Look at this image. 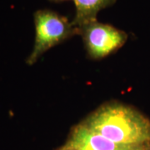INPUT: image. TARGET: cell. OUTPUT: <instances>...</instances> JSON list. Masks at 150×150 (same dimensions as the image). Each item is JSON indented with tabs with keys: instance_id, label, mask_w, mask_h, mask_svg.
Returning <instances> with one entry per match:
<instances>
[{
	"instance_id": "obj_1",
	"label": "cell",
	"mask_w": 150,
	"mask_h": 150,
	"mask_svg": "<svg viewBox=\"0 0 150 150\" xmlns=\"http://www.w3.org/2000/svg\"><path fill=\"white\" fill-rule=\"evenodd\" d=\"M83 123L118 144L136 146L150 142L149 120L123 104L103 106Z\"/></svg>"
},
{
	"instance_id": "obj_2",
	"label": "cell",
	"mask_w": 150,
	"mask_h": 150,
	"mask_svg": "<svg viewBox=\"0 0 150 150\" xmlns=\"http://www.w3.org/2000/svg\"><path fill=\"white\" fill-rule=\"evenodd\" d=\"M33 18L35 39L32 52L26 60L28 65L35 64L49 48L80 33L79 28L75 27L67 18L49 9L36 11Z\"/></svg>"
},
{
	"instance_id": "obj_3",
	"label": "cell",
	"mask_w": 150,
	"mask_h": 150,
	"mask_svg": "<svg viewBox=\"0 0 150 150\" xmlns=\"http://www.w3.org/2000/svg\"><path fill=\"white\" fill-rule=\"evenodd\" d=\"M79 30L88 54L93 59H101L116 51L128 38L125 32L97 20L86 24Z\"/></svg>"
},
{
	"instance_id": "obj_4",
	"label": "cell",
	"mask_w": 150,
	"mask_h": 150,
	"mask_svg": "<svg viewBox=\"0 0 150 150\" xmlns=\"http://www.w3.org/2000/svg\"><path fill=\"white\" fill-rule=\"evenodd\" d=\"M66 144L75 150H129L134 147L118 144L83 123L74 129Z\"/></svg>"
},
{
	"instance_id": "obj_5",
	"label": "cell",
	"mask_w": 150,
	"mask_h": 150,
	"mask_svg": "<svg viewBox=\"0 0 150 150\" xmlns=\"http://www.w3.org/2000/svg\"><path fill=\"white\" fill-rule=\"evenodd\" d=\"M76 13L74 21L75 27L80 29L86 24L96 21L98 13L114 4L115 0H74Z\"/></svg>"
},
{
	"instance_id": "obj_6",
	"label": "cell",
	"mask_w": 150,
	"mask_h": 150,
	"mask_svg": "<svg viewBox=\"0 0 150 150\" xmlns=\"http://www.w3.org/2000/svg\"><path fill=\"white\" fill-rule=\"evenodd\" d=\"M129 150H150V142L132 147Z\"/></svg>"
},
{
	"instance_id": "obj_7",
	"label": "cell",
	"mask_w": 150,
	"mask_h": 150,
	"mask_svg": "<svg viewBox=\"0 0 150 150\" xmlns=\"http://www.w3.org/2000/svg\"><path fill=\"white\" fill-rule=\"evenodd\" d=\"M59 150H75L74 149H73V148H71L70 146H69V145H64V147H62L61 149H59Z\"/></svg>"
},
{
	"instance_id": "obj_8",
	"label": "cell",
	"mask_w": 150,
	"mask_h": 150,
	"mask_svg": "<svg viewBox=\"0 0 150 150\" xmlns=\"http://www.w3.org/2000/svg\"><path fill=\"white\" fill-rule=\"evenodd\" d=\"M50 1H53V2H60V1H65V0H50Z\"/></svg>"
}]
</instances>
